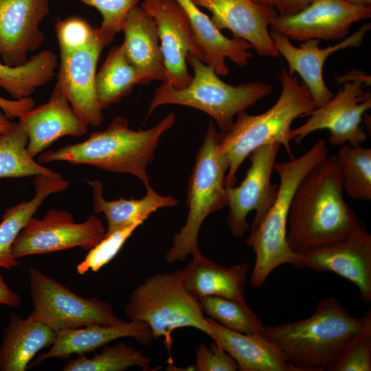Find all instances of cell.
I'll return each instance as SVG.
<instances>
[{
    "label": "cell",
    "instance_id": "cell-1",
    "mask_svg": "<svg viewBox=\"0 0 371 371\" xmlns=\"http://www.w3.org/2000/svg\"><path fill=\"white\" fill-rule=\"evenodd\" d=\"M364 227L344 199L335 156L326 157L304 176L294 192L287 220L289 247L302 254Z\"/></svg>",
    "mask_w": 371,
    "mask_h": 371
},
{
    "label": "cell",
    "instance_id": "cell-2",
    "mask_svg": "<svg viewBox=\"0 0 371 371\" xmlns=\"http://www.w3.org/2000/svg\"><path fill=\"white\" fill-rule=\"evenodd\" d=\"M371 317L352 316L334 297L323 298L307 318L265 326L262 335L273 342L295 371L328 370Z\"/></svg>",
    "mask_w": 371,
    "mask_h": 371
},
{
    "label": "cell",
    "instance_id": "cell-3",
    "mask_svg": "<svg viewBox=\"0 0 371 371\" xmlns=\"http://www.w3.org/2000/svg\"><path fill=\"white\" fill-rule=\"evenodd\" d=\"M175 122V113L172 112L154 126L135 131L129 128L125 117L117 116L105 130L93 132L81 142L41 153L38 161L45 164L63 161L129 174L146 186L150 182L147 167L154 158L161 135Z\"/></svg>",
    "mask_w": 371,
    "mask_h": 371
},
{
    "label": "cell",
    "instance_id": "cell-4",
    "mask_svg": "<svg viewBox=\"0 0 371 371\" xmlns=\"http://www.w3.org/2000/svg\"><path fill=\"white\" fill-rule=\"evenodd\" d=\"M279 80L282 91L270 109L258 115H249L246 111L238 113L230 129L221 135L218 148L228 166L227 187L235 186L239 167L261 146L279 143L291 159L293 157L290 145L291 124L297 118L308 116L316 106L308 89L296 76L283 69Z\"/></svg>",
    "mask_w": 371,
    "mask_h": 371
},
{
    "label": "cell",
    "instance_id": "cell-5",
    "mask_svg": "<svg viewBox=\"0 0 371 371\" xmlns=\"http://www.w3.org/2000/svg\"><path fill=\"white\" fill-rule=\"evenodd\" d=\"M327 156L326 142L320 139L302 155L288 161H276L275 171L280 179L276 198L269 211L253 229L246 243L253 249L256 260L250 276L253 287L262 286L278 267L289 264L305 268L303 256L293 251L286 240L290 204L304 176Z\"/></svg>",
    "mask_w": 371,
    "mask_h": 371
},
{
    "label": "cell",
    "instance_id": "cell-6",
    "mask_svg": "<svg viewBox=\"0 0 371 371\" xmlns=\"http://www.w3.org/2000/svg\"><path fill=\"white\" fill-rule=\"evenodd\" d=\"M187 63L194 72L190 84L177 89L162 82L154 93L148 115L165 104L192 107L209 115L222 135L230 129L238 113L246 111L272 91L271 85L257 81L238 85L227 84L212 67L194 56L187 57Z\"/></svg>",
    "mask_w": 371,
    "mask_h": 371
},
{
    "label": "cell",
    "instance_id": "cell-7",
    "mask_svg": "<svg viewBox=\"0 0 371 371\" xmlns=\"http://www.w3.org/2000/svg\"><path fill=\"white\" fill-rule=\"evenodd\" d=\"M220 139L221 134L211 120L188 182L186 221L175 234L166 254L169 264L183 261L188 256L192 258L201 254L198 245L201 226L209 215L227 205L225 179L228 166L218 151Z\"/></svg>",
    "mask_w": 371,
    "mask_h": 371
},
{
    "label": "cell",
    "instance_id": "cell-8",
    "mask_svg": "<svg viewBox=\"0 0 371 371\" xmlns=\"http://www.w3.org/2000/svg\"><path fill=\"white\" fill-rule=\"evenodd\" d=\"M124 311L131 321L146 323L155 339L162 337L169 352L174 330L192 327L208 335L210 330L199 300L183 282L181 270L157 273L144 280L131 293Z\"/></svg>",
    "mask_w": 371,
    "mask_h": 371
},
{
    "label": "cell",
    "instance_id": "cell-9",
    "mask_svg": "<svg viewBox=\"0 0 371 371\" xmlns=\"http://www.w3.org/2000/svg\"><path fill=\"white\" fill-rule=\"evenodd\" d=\"M28 271L34 306L31 315L54 331L125 322L115 314L109 302L79 295L36 268Z\"/></svg>",
    "mask_w": 371,
    "mask_h": 371
},
{
    "label": "cell",
    "instance_id": "cell-10",
    "mask_svg": "<svg viewBox=\"0 0 371 371\" xmlns=\"http://www.w3.org/2000/svg\"><path fill=\"white\" fill-rule=\"evenodd\" d=\"M342 84L330 100L308 113L310 117L304 124L291 129V140L299 144L311 133L327 130L329 142L333 146H357L365 142L367 135L362 122L371 108V95L364 88L370 82L357 80Z\"/></svg>",
    "mask_w": 371,
    "mask_h": 371
},
{
    "label": "cell",
    "instance_id": "cell-11",
    "mask_svg": "<svg viewBox=\"0 0 371 371\" xmlns=\"http://www.w3.org/2000/svg\"><path fill=\"white\" fill-rule=\"evenodd\" d=\"M105 232L102 220L95 216L76 223L69 212L52 209L43 218L32 217L29 221L14 242L12 254L19 259L76 247L90 249L102 239Z\"/></svg>",
    "mask_w": 371,
    "mask_h": 371
},
{
    "label": "cell",
    "instance_id": "cell-12",
    "mask_svg": "<svg viewBox=\"0 0 371 371\" xmlns=\"http://www.w3.org/2000/svg\"><path fill=\"white\" fill-rule=\"evenodd\" d=\"M281 146L279 143H273L255 149L249 155L251 164L243 181L238 186L227 187V222L234 236L242 237L249 229L247 218L251 211L256 212L251 227L253 229L273 205L278 185L271 182V175Z\"/></svg>",
    "mask_w": 371,
    "mask_h": 371
},
{
    "label": "cell",
    "instance_id": "cell-13",
    "mask_svg": "<svg viewBox=\"0 0 371 371\" xmlns=\"http://www.w3.org/2000/svg\"><path fill=\"white\" fill-rule=\"evenodd\" d=\"M370 16L371 6L352 5L346 0H313L293 14H278L270 29L302 42L339 40L346 37L355 23Z\"/></svg>",
    "mask_w": 371,
    "mask_h": 371
},
{
    "label": "cell",
    "instance_id": "cell-14",
    "mask_svg": "<svg viewBox=\"0 0 371 371\" xmlns=\"http://www.w3.org/2000/svg\"><path fill=\"white\" fill-rule=\"evenodd\" d=\"M144 10L155 20L167 74V81L177 89L188 86L192 76L188 70L187 57L203 61L188 16L175 0H143Z\"/></svg>",
    "mask_w": 371,
    "mask_h": 371
},
{
    "label": "cell",
    "instance_id": "cell-15",
    "mask_svg": "<svg viewBox=\"0 0 371 371\" xmlns=\"http://www.w3.org/2000/svg\"><path fill=\"white\" fill-rule=\"evenodd\" d=\"M110 44L100 29L85 47L60 53L56 87L65 95L74 111L88 125L99 126L103 122L95 89L97 63L104 47Z\"/></svg>",
    "mask_w": 371,
    "mask_h": 371
},
{
    "label": "cell",
    "instance_id": "cell-16",
    "mask_svg": "<svg viewBox=\"0 0 371 371\" xmlns=\"http://www.w3.org/2000/svg\"><path fill=\"white\" fill-rule=\"evenodd\" d=\"M300 254L304 258L305 267L336 273L357 287L364 303L371 302V235L365 227Z\"/></svg>",
    "mask_w": 371,
    "mask_h": 371
},
{
    "label": "cell",
    "instance_id": "cell-17",
    "mask_svg": "<svg viewBox=\"0 0 371 371\" xmlns=\"http://www.w3.org/2000/svg\"><path fill=\"white\" fill-rule=\"evenodd\" d=\"M370 27V23H365L351 36L324 48L320 47L321 40L319 39H309L296 47L284 34L271 30L270 35L278 54L287 62L288 72L300 76L317 108L327 103L335 95L327 87L323 77L326 60L339 50L359 47Z\"/></svg>",
    "mask_w": 371,
    "mask_h": 371
},
{
    "label": "cell",
    "instance_id": "cell-18",
    "mask_svg": "<svg viewBox=\"0 0 371 371\" xmlns=\"http://www.w3.org/2000/svg\"><path fill=\"white\" fill-rule=\"evenodd\" d=\"M192 1L212 13L211 20L219 30H229L234 38L245 40L261 56H278L269 31L278 14L274 7L253 0Z\"/></svg>",
    "mask_w": 371,
    "mask_h": 371
},
{
    "label": "cell",
    "instance_id": "cell-19",
    "mask_svg": "<svg viewBox=\"0 0 371 371\" xmlns=\"http://www.w3.org/2000/svg\"><path fill=\"white\" fill-rule=\"evenodd\" d=\"M49 11V0H0V56L9 66L24 64L45 36L39 25Z\"/></svg>",
    "mask_w": 371,
    "mask_h": 371
},
{
    "label": "cell",
    "instance_id": "cell-20",
    "mask_svg": "<svg viewBox=\"0 0 371 371\" xmlns=\"http://www.w3.org/2000/svg\"><path fill=\"white\" fill-rule=\"evenodd\" d=\"M19 122L27 135V150L33 158L59 138L80 137L88 130V125L56 87L47 102L26 112Z\"/></svg>",
    "mask_w": 371,
    "mask_h": 371
},
{
    "label": "cell",
    "instance_id": "cell-21",
    "mask_svg": "<svg viewBox=\"0 0 371 371\" xmlns=\"http://www.w3.org/2000/svg\"><path fill=\"white\" fill-rule=\"evenodd\" d=\"M121 31L124 53L137 69L142 85L152 81H167V74L160 47L156 23L141 5H135L128 12Z\"/></svg>",
    "mask_w": 371,
    "mask_h": 371
},
{
    "label": "cell",
    "instance_id": "cell-22",
    "mask_svg": "<svg viewBox=\"0 0 371 371\" xmlns=\"http://www.w3.org/2000/svg\"><path fill=\"white\" fill-rule=\"evenodd\" d=\"M123 337L134 338L142 344H148L155 339L149 326L140 321L63 329L56 332L50 349L39 355L30 367L48 359H66L72 355L89 353Z\"/></svg>",
    "mask_w": 371,
    "mask_h": 371
},
{
    "label": "cell",
    "instance_id": "cell-23",
    "mask_svg": "<svg viewBox=\"0 0 371 371\" xmlns=\"http://www.w3.org/2000/svg\"><path fill=\"white\" fill-rule=\"evenodd\" d=\"M185 11L195 39L203 55V62L218 76L229 74L228 58L238 66H245L251 58V45L245 40L229 38L223 34L211 19L192 0H175Z\"/></svg>",
    "mask_w": 371,
    "mask_h": 371
},
{
    "label": "cell",
    "instance_id": "cell-24",
    "mask_svg": "<svg viewBox=\"0 0 371 371\" xmlns=\"http://www.w3.org/2000/svg\"><path fill=\"white\" fill-rule=\"evenodd\" d=\"M208 336L236 361L240 371H295L282 352L265 336L229 330L207 317Z\"/></svg>",
    "mask_w": 371,
    "mask_h": 371
},
{
    "label": "cell",
    "instance_id": "cell-25",
    "mask_svg": "<svg viewBox=\"0 0 371 371\" xmlns=\"http://www.w3.org/2000/svg\"><path fill=\"white\" fill-rule=\"evenodd\" d=\"M249 269L247 263L225 267L201 254L192 258L181 269V276L186 289L198 300L214 295L246 303L245 289Z\"/></svg>",
    "mask_w": 371,
    "mask_h": 371
},
{
    "label": "cell",
    "instance_id": "cell-26",
    "mask_svg": "<svg viewBox=\"0 0 371 371\" xmlns=\"http://www.w3.org/2000/svg\"><path fill=\"white\" fill-rule=\"evenodd\" d=\"M56 337V331L31 314L22 318L13 313L3 329L0 370L25 371L36 354L51 346Z\"/></svg>",
    "mask_w": 371,
    "mask_h": 371
},
{
    "label": "cell",
    "instance_id": "cell-27",
    "mask_svg": "<svg viewBox=\"0 0 371 371\" xmlns=\"http://www.w3.org/2000/svg\"><path fill=\"white\" fill-rule=\"evenodd\" d=\"M34 196L28 201L7 209L0 223V267L6 270L20 265L12 254V245L20 232L27 225L45 199L52 194L65 190L70 182L63 177L35 176Z\"/></svg>",
    "mask_w": 371,
    "mask_h": 371
},
{
    "label": "cell",
    "instance_id": "cell-28",
    "mask_svg": "<svg viewBox=\"0 0 371 371\" xmlns=\"http://www.w3.org/2000/svg\"><path fill=\"white\" fill-rule=\"evenodd\" d=\"M93 190V210L104 214L107 222L106 234L128 226L136 222L144 223L156 210L178 204L171 196H162L156 192L150 185H146V192L139 199L107 201L103 196V186L100 181H87Z\"/></svg>",
    "mask_w": 371,
    "mask_h": 371
},
{
    "label": "cell",
    "instance_id": "cell-29",
    "mask_svg": "<svg viewBox=\"0 0 371 371\" xmlns=\"http://www.w3.org/2000/svg\"><path fill=\"white\" fill-rule=\"evenodd\" d=\"M57 66V56L49 50H43L17 66L0 62V87L15 100L30 98L53 78Z\"/></svg>",
    "mask_w": 371,
    "mask_h": 371
},
{
    "label": "cell",
    "instance_id": "cell-30",
    "mask_svg": "<svg viewBox=\"0 0 371 371\" xmlns=\"http://www.w3.org/2000/svg\"><path fill=\"white\" fill-rule=\"evenodd\" d=\"M142 85L137 69L127 58L122 44L113 47L95 76V89L101 109H105Z\"/></svg>",
    "mask_w": 371,
    "mask_h": 371
},
{
    "label": "cell",
    "instance_id": "cell-31",
    "mask_svg": "<svg viewBox=\"0 0 371 371\" xmlns=\"http://www.w3.org/2000/svg\"><path fill=\"white\" fill-rule=\"evenodd\" d=\"M27 135L19 124L14 122L0 134V178L30 176H60L59 173L36 162L27 150Z\"/></svg>",
    "mask_w": 371,
    "mask_h": 371
},
{
    "label": "cell",
    "instance_id": "cell-32",
    "mask_svg": "<svg viewBox=\"0 0 371 371\" xmlns=\"http://www.w3.org/2000/svg\"><path fill=\"white\" fill-rule=\"evenodd\" d=\"M343 188L354 200L371 199V148L361 145L340 146L335 155Z\"/></svg>",
    "mask_w": 371,
    "mask_h": 371
},
{
    "label": "cell",
    "instance_id": "cell-33",
    "mask_svg": "<svg viewBox=\"0 0 371 371\" xmlns=\"http://www.w3.org/2000/svg\"><path fill=\"white\" fill-rule=\"evenodd\" d=\"M151 359L142 351L125 343L104 346L91 357L85 354L71 359L63 367L64 371H123L134 366L149 370Z\"/></svg>",
    "mask_w": 371,
    "mask_h": 371
},
{
    "label": "cell",
    "instance_id": "cell-34",
    "mask_svg": "<svg viewBox=\"0 0 371 371\" xmlns=\"http://www.w3.org/2000/svg\"><path fill=\"white\" fill-rule=\"evenodd\" d=\"M199 300L203 314L221 326L242 333H262L265 325L246 303L214 295Z\"/></svg>",
    "mask_w": 371,
    "mask_h": 371
},
{
    "label": "cell",
    "instance_id": "cell-35",
    "mask_svg": "<svg viewBox=\"0 0 371 371\" xmlns=\"http://www.w3.org/2000/svg\"><path fill=\"white\" fill-rule=\"evenodd\" d=\"M142 223L136 222L111 233H105L102 239L90 249L84 260L77 265V273L83 275L90 271H98L117 254L127 239Z\"/></svg>",
    "mask_w": 371,
    "mask_h": 371
},
{
    "label": "cell",
    "instance_id": "cell-36",
    "mask_svg": "<svg viewBox=\"0 0 371 371\" xmlns=\"http://www.w3.org/2000/svg\"><path fill=\"white\" fill-rule=\"evenodd\" d=\"M371 370V317L328 371Z\"/></svg>",
    "mask_w": 371,
    "mask_h": 371
},
{
    "label": "cell",
    "instance_id": "cell-37",
    "mask_svg": "<svg viewBox=\"0 0 371 371\" xmlns=\"http://www.w3.org/2000/svg\"><path fill=\"white\" fill-rule=\"evenodd\" d=\"M55 28L60 53L71 52L85 47L96 34V28L76 16L58 18Z\"/></svg>",
    "mask_w": 371,
    "mask_h": 371
},
{
    "label": "cell",
    "instance_id": "cell-38",
    "mask_svg": "<svg viewBox=\"0 0 371 371\" xmlns=\"http://www.w3.org/2000/svg\"><path fill=\"white\" fill-rule=\"evenodd\" d=\"M95 8L102 16L98 28L111 43L115 36L121 31L128 12L137 5L139 0H78Z\"/></svg>",
    "mask_w": 371,
    "mask_h": 371
},
{
    "label": "cell",
    "instance_id": "cell-39",
    "mask_svg": "<svg viewBox=\"0 0 371 371\" xmlns=\"http://www.w3.org/2000/svg\"><path fill=\"white\" fill-rule=\"evenodd\" d=\"M194 368L196 371L238 370L233 357L214 341L209 346L200 343L196 350Z\"/></svg>",
    "mask_w": 371,
    "mask_h": 371
},
{
    "label": "cell",
    "instance_id": "cell-40",
    "mask_svg": "<svg viewBox=\"0 0 371 371\" xmlns=\"http://www.w3.org/2000/svg\"><path fill=\"white\" fill-rule=\"evenodd\" d=\"M35 102L30 97L21 100H9L0 96V109L8 119L20 118L34 107Z\"/></svg>",
    "mask_w": 371,
    "mask_h": 371
},
{
    "label": "cell",
    "instance_id": "cell-41",
    "mask_svg": "<svg viewBox=\"0 0 371 371\" xmlns=\"http://www.w3.org/2000/svg\"><path fill=\"white\" fill-rule=\"evenodd\" d=\"M313 0H275L274 8L280 15H291L304 8Z\"/></svg>",
    "mask_w": 371,
    "mask_h": 371
},
{
    "label": "cell",
    "instance_id": "cell-42",
    "mask_svg": "<svg viewBox=\"0 0 371 371\" xmlns=\"http://www.w3.org/2000/svg\"><path fill=\"white\" fill-rule=\"evenodd\" d=\"M21 304L20 295L9 287L0 274V304L14 308L20 306Z\"/></svg>",
    "mask_w": 371,
    "mask_h": 371
},
{
    "label": "cell",
    "instance_id": "cell-43",
    "mask_svg": "<svg viewBox=\"0 0 371 371\" xmlns=\"http://www.w3.org/2000/svg\"><path fill=\"white\" fill-rule=\"evenodd\" d=\"M14 124L4 114L0 113V134L9 130Z\"/></svg>",
    "mask_w": 371,
    "mask_h": 371
},
{
    "label": "cell",
    "instance_id": "cell-44",
    "mask_svg": "<svg viewBox=\"0 0 371 371\" xmlns=\"http://www.w3.org/2000/svg\"><path fill=\"white\" fill-rule=\"evenodd\" d=\"M348 3L356 5L370 6L371 0H346Z\"/></svg>",
    "mask_w": 371,
    "mask_h": 371
},
{
    "label": "cell",
    "instance_id": "cell-45",
    "mask_svg": "<svg viewBox=\"0 0 371 371\" xmlns=\"http://www.w3.org/2000/svg\"><path fill=\"white\" fill-rule=\"evenodd\" d=\"M255 2L274 7L275 0H253Z\"/></svg>",
    "mask_w": 371,
    "mask_h": 371
}]
</instances>
